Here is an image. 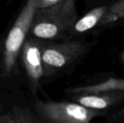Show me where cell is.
<instances>
[{
    "instance_id": "1",
    "label": "cell",
    "mask_w": 124,
    "mask_h": 123,
    "mask_svg": "<svg viewBox=\"0 0 124 123\" xmlns=\"http://www.w3.org/2000/svg\"><path fill=\"white\" fill-rule=\"evenodd\" d=\"M76 1L62 0L49 7L37 8L31 33L43 39H53L64 34L78 20Z\"/></svg>"
},
{
    "instance_id": "2",
    "label": "cell",
    "mask_w": 124,
    "mask_h": 123,
    "mask_svg": "<svg viewBox=\"0 0 124 123\" xmlns=\"http://www.w3.org/2000/svg\"><path fill=\"white\" fill-rule=\"evenodd\" d=\"M33 110L43 123H90L97 117L107 118L115 111L92 109L71 101L41 99L35 101Z\"/></svg>"
},
{
    "instance_id": "3",
    "label": "cell",
    "mask_w": 124,
    "mask_h": 123,
    "mask_svg": "<svg viewBox=\"0 0 124 123\" xmlns=\"http://www.w3.org/2000/svg\"><path fill=\"white\" fill-rule=\"evenodd\" d=\"M36 9V0H27L7 35L3 50V78L9 76L14 70L17 55L25 43L28 33L31 30Z\"/></svg>"
},
{
    "instance_id": "4",
    "label": "cell",
    "mask_w": 124,
    "mask_h": 123,
    "mask_svg": "<svg viewBox=\"0 0 124 123\" xmlns=\"http://www.w3.org/2000/svg\"><path fill=\"white\" fill-rule=\"evenodd\" d=\"M85 51L80 41H69L41 48L44 75L50 77L78 59Z\"/></svg>"
},
{
    "instance_id": "5",
    "label": "cell",
    "mask_w": 124,
    "mask_h": 123,
    "mask_svg": "<svg viewBox=\"0 0 124 123\" xmlns=\"http://www.w3.org/2000/svg\"><path fill=\"white\" fill-rule=\"evenodd\" d=\"M71 101L97 110H113L124 104V91L110 90L97 93L69 94Z\"/></svg>"
},
{
    "instance_id": "6",
    "label": "cell",
    "mask_w": 124,
    "mask_h": 123,
    "mask_svg": "<svg viewBox=\"0 0 124 123\" xmlns=\"http://www.w3.org/2000/svg\"><path fill=\"white\" fill-rule=\"evenodd\" d=\"M21 58L28 75L31 91L36 95L41 88V79L44 75L41 48L35 41H25L21 49Z\"/></svg>"
},
{
    "instance_id": "7",
    "label": "cell",
    "mask_w": 124,
    "mask_h": 123,
    "mask_svg": "<svg viewBox=\"0 0 124 123\" xmlns=\"http://www.w3.org/2000/svg\"><path fill=\"white\" fill-rule=\"evenodd\" d=\"M110 90L124 91V79L110 78L105 81L94 85L69 88L65 90V92L68 94H73L78 93H97Z\"/></svg>"
},
{
    "instance_id": "8",
    "label": "cell",
    "mask_w": 124,
    "mask_h": 123,
    "mask_svg": "<svg viewBox=\"0 0 124 123\" xmlns=\"http://www.w3.org/2000/svg\"><path fill=\"white\" fill-rule=\"evenodd\" d=\"M107 6H102L94 8L88 13H86L73 25V29L76 32L82 33L90 30L94 27L97 24L100 23L102 17H104L107 9Z\"/></svg>"
},
{
    "instance_id": "9",
    "label": "cell",
    "mask_w": 124,
    "mask_h": 123,
    "mask_svg": "<svg viewBox=\"0 0 124 123\" xmlns=\"http://www.w3.org/2000/svg\"><path fill=\"white\" fill-rule=\"evenodd\" d=\"M124 18V0H118L108 7L100 24L105 25Z\"/></svg>"
},
{
    "instance_id": "10",
    "label": "cell",
    "mask_w": 124,
    "mask_h": 123,
    "mask_svg": "<svg viewBox=\"0 0 124 123\" xmlns=\"http://www.w3.org/2000/svg\"><path fill=\"white\" fill-rule=\"evenodd\" d=\"M11 112L16 123H43L36 113L29 108L15 105L12 107Z\"/></svg>"
},
{
    "instance_id": "11",
    "label": "cell",
    "mask_w": 124,
    "mask_h": 123,
    "mask_svg": "<svg viewBox=\"0 0 124 123\" xmlns=\"http://www.w3.org/2000/svg\"><path fill=\"white\" fill-rule=\"evenodd\" d=\"M106 123H124V104L121 109H116L107 117Z\"/></svg>"
},
{
    "instance_id": "12",
    "label": "cell",
    "mask_w": 124,
    "mask_h": 123,
    "mask_svg": "<svg viewBox=\"0 0 124 123\" xmlns=\"http://www.w3.org/2000/svg\"><path fill=\"white\" fill-rule=\"evenodd\" d=\"M61 1L62 0H36V2L37 4V8H41L55 4Z\"/></svg>"
},
{
    "instance_id": "13",
    "label": "cell",
    "mask_w": 124,
    "mask_h": 123,
    "mask_svg": "<svg viewBox=\"0 0 124 123\" xmlns=\"http://www.w3.org/2000/svg\"><path fill=\"white\" fill-rule=\"evenodd\" d=\"M0 123H16L11 111L1 115Z\"/></svg>"
}]
</instances>
